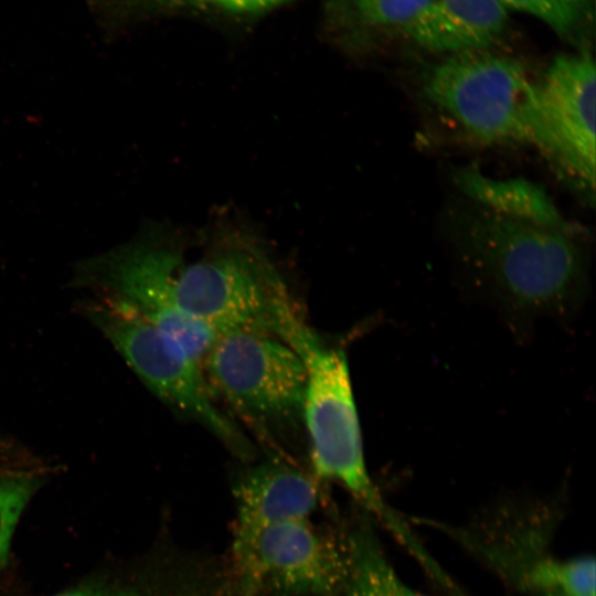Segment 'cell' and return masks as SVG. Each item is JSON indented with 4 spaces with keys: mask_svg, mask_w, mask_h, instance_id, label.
<instances>
[{
    "mask_svg": "<svg viewBox=\"0 0 596 596\" xmlns=\"http://www.w3.org/2000/svg\"><path fill=\"white\" fill-rule=\"evenodd\" d=\"M203 253L185 256L172 238V295L191 318L225 334L255 329L280 339L299 320L279 272L253 233L230 222L207 233Z\"/></svg>",
    "mask_w": 596,
    "mask_h": 596,
    "instance_id": "7a4b0ae2",
    "label": "cell"
},
{
    "mask_svg": "<svg viewBox=\"0 0 596 596\" xmlns=\"http://www.w3.org/2000/svg\"><path fill=\"white\" fill-rule=\"evenodd\" d=\"M433 0H352L361 20L373 26L402 29L413 22Z\"/></svg>",
    "mask_w": 596,
    "mask_h": 596,
    "instance_id": "d6986e66",
    "label": "cell"
},
{
    "mask_svg": "<svg viewBox=\"0 0 596 596\" xmlns=\"http://www.w3.org/2000/svg\"><path fill=\"white\" fill-rule=\"evenodd\" d=\"M456 183L472 203L503 216L554 228L575 231L552 198L538 184L524 179H497L473 168L456 173Z\"/></svg>",
    "mask_w": 596,
    "mask_h": 596,
    "instance_id": "5bb4252c",
    "label": "cell"
},
{
    "mask_svg": "<svg viewBox=\"0 0 596 596\" xmlns=\"http://www.w3.org/2000/svg\"><path fill=\"white\" fill-rule=\"evenodd\" d=\"M52 596H234V587L221 573L185 563L95 575Z\"/></svg>",
    "mask_w": 596,
    "mask_h": 596,
    "instance_id": "4fadbf2b",
    "label": "cell"
},
{
    "mask_svg": "<svg viewBox=\"0 0 596 596\" xmlns=\"http://www.w3.org/2000/svg\"><path fill=\"white\" fill-rule=\"evenodd\" d=\"M302 358L307 383L302 419L315 476L339 483L369 513L409 545L414 536L386 505L366 468L348 358L302 321L285 338Z\"/></svg>",
    "mask_w": 596,
    "mask_h": 596,
    "instance_id": "277c9868",
    "label": "cell"
},
{
    "mask_svg": "<svg viewBox=\"0 0 596 596\" xmlns=\"http://www.w3.org/2000/svg\"><path fill=\"white\" fill-rule=\"evenodd\" d=\"M42 482L40 468H0V570L21 517Z\"/></svg>",
    "mask_w": 596,
    "mask_h": 596,
    "instance_id": "e0dca14e",
    "label": "cell"
},
{
    "mask_svg": "<svg viewBox=\"0 0 596 596\" xmlns=\"http://www.w3.org/2000/svg\"><path fill=\"white\" fill-rule=\"evenodd\" d=\"M458 258L499 306L525 328L540 317L568 318L587 292V258L575 231L500 215L472 202L451 220Z\"/></svg>",
    "mask_w": 596,
    "mask_h": 596,
    "instance_id": "6da1fadb",
    "label": "cell"
},
{
    "mask_svg": "<svg viewBox=\"0 0 596 596\" xmlns=\"http://www.w3.org/2000/svg\"><path fill=\"white\" fill-rule=\"evenodd\" d=\"M508 10L530 14L561 36H568L586 19L592 0H500Z\"/></svg>",
    "mask_w": 596,
    "mask_h": 596,
    "instance_id": "ac0fdd59",
    "label": "cell"
},
{
    "mask_svg": "<svg viewBox=\"0 0 596 596\" xmlns=\"http://www.w3.org/2000/svg\"><path fill=\"white\" fill-rule=\"evenodd\" d=\"M562 497L507 494L460 526L438 525L507 587L523 596H595V558L557 557Z\"/></svg>",
    "mask_w": 596,
    "mask_h": 596,
    "instance_id": "3957f363",
    "label": "cell"
},
{
    "mask_svg": "<svg viewBox=\"0 0 596 596\" xmlns=\"http://www.w3.org/2000/svg\"><path fill=\"white\" fill-rule=\"evenodd\" d=\"M202 369L211 392L259 432L302 419L306 366L279 337L255 329L230 331L207 352Z\"/></svg>",
    "mask_w": 596,
    "mask_h": 596,
    "instance_id": "52a82bcc",
    "label": "cell"
},
{
    "mask_svg": "<svg viewBox=\"0 0 596 596\" xmlns=\"http://www.w3.org/2000/svg\"><path fill=\"white\" fill-rule=\"evenodd\" d=\"M595 63L588 51L555 57L536 81L529 143L573 188L594 199Z\"/></svg>",
    "mask_w": 596,
    "mask_h": 596,
    "instance_id": "30bf717a",
    "label": "cell"
},
{
    "mask_svg": "<svg viewBox=\"0 0 596 596\" xmlns=\"http://www.w3.org/2000/svg\"><path fill=\"white\" fill-rule=\"evenodd\" d=\"M536 81L518 60L471 50L446 55L423 75L429 105L481 145L529 143Z\"/></svg>",
    "mask_w": 596,
    "mask_h": 596,
    "instance_id": "5b68a950",
    "label": "cell"
},
{
    "mask_svg": "<svg viewBox=\"0 0 596 596\" xmlns=\"http://www.w3.org/2000/svg\"><path fill=\"white\" fill-rule=\"evenodd\" d=\"M77 309L164 404L202 425L243 460L253 458L249 440L215 406L202 364L182 345L138 316L95 298L81 300Z\"/></svg>",
    "mask_w": 596,
    "mask_h": 596,
    "instance_id": "8992f818",
    "label": "cell"
},
{
    "mask_svg": "<svg viewBox=\"0 0 596 596\" xmlns=\"http://www.w3.org/2000/svg\"><path fill=\"white\" fill-rule=\"evenodd\" d=\"M500 0H433L402 32L418 46L446 55L488 49L503 33Z\"/></svg>",
    "mask_w": 596,
    "mask_h": 596,
    "instance_id": "7c38bea8",
    "label": "cell"
},
{
    "mask_svg": "<svg viewBox=\"0 0 596 596\" xmlns=\"http://www.w3.org/2000/svg\"><path fill=\"white\" fill-rule=\"evenodd\" d=\"M171 237L152 235L82 263L73 284L104 302L123 308L175 340L196 361L224 334L187 313L172 288Z\"/></svg>",
    "mask_w": 596,
    "mask_h": 596,
    "instance_id": "ba28073f",
    "label": "cell"
},
{
    "mask_svg": "<svg viewBox=\"0 0 596 596\" xmlns=\"http://www.w3.org/2000/svg\"><path fill=\"white\" fill-rule=\"evenodd\" d=\"M370 517L360 518L343 531L347 577L342 596H425L398 576Z\"/></svg>",
    "mask_w": 596,
    "mask_h": 596,
    "instance_id": "9a60e30c",
    "label": "cell"
},
{
    "mask_svg": "<svg viewBox=\"0 0 596 596\" xmlns=\"http://www.w3.org/2000/svg\"><path fill=\"white\" fill-rule=\"evenodd\" d=\"M234 539L268 525L295 519H310L319 505V490L312 478L278 461L252 466L233 485Z\"/></svg>",
    "mask_w": 596,
    "mask_h": 596,
    "instance_id": "8fae6325",
    "label": "cell"
},
{
    "mask_svg": "<svg viewBox=\"0 0 596 596\" xmlns=\"http://www.w3.org/2000/svg\"><path fill=\"white\" fill-rule=\"evenodd\" d=\"M240 585L259 596H342L347 577L344 532L310 519L281 521L233 541Z\"/></svg>",
    "mask_w": 596,
    "mask_h": 596,
    "instance_id": "9c48e42d",
    "label": "cell"
},
{
    "mask_svg": "<svg viewBox=\"0 0 596 596\" xmlns=\"http://www.w3.org/2000/svg\"><path fill=\"white\" fill-rule=\"evenodd\" d=\"M289 0H92L104 31L113 33L150 14L183 7H202L234 13H258Z\"/></svg>",
    "mask_w": 596,
    "mask_h": 596,
    "instance_id": "2e32d148",
    "label": "cell"
}]
</instances>
